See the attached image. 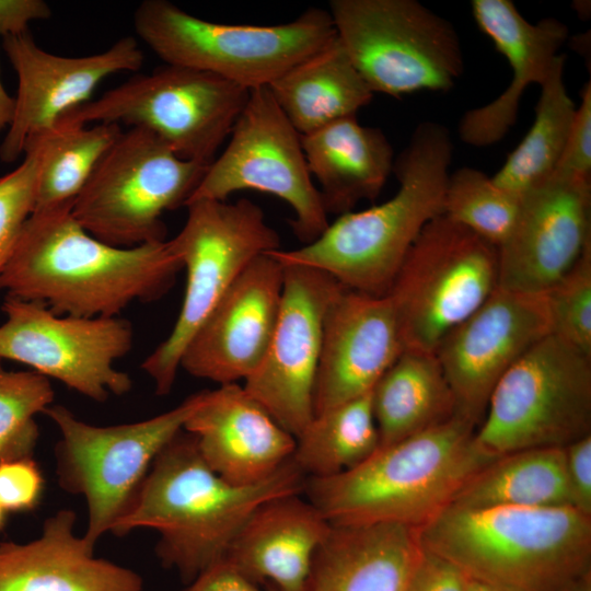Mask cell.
<instances>
[{
  "label": "cell",
  "mask_w": 591,
  "mask_h": 591,
  "mask_svg": "<svg viewBox=\"0 0 591 591\" xmlns=\"http://www.w3.org/2000/svg\"><path fill=\"white\" fill-rule=\"evenodd\" d=\"M71 208L31 215L0 278L7 296L59 315L112 317L172 288L182 263L171 241L114 246L80 225Z\"/></svg>",
  "instance_id": "cell-1"
},
{
  "label": "cell",
  "mask_w": 591,
  "mask_h": 591,
  "mask_svg": "<svg viewBox=\"0 0 591 591\" xmlns=\"http://www.w3.org/2000/svg\"><path fill=\"white\" fill-rule=\"evenodd\" d=\"M306 476L289 460L267 479L234 485L217 475L184 429L157 455L123 517L116 536L152 529L155 554L183 581L221 561L244 523L264 502L303 494Z\"/></svg>",
  "instance_id": "cell-2"
},
{
  "label": "cell",
  "mask_w": 591,
  "mask_h": 591,
  "mask_svg": "<svg viewBox=\"0 0 591 591\" xmlns=\"http://www.w3.org/2000/svg\"><path fill=\"white\" fill-rule=\"evenodd\" d=\"M417 531L424 549L500 591L591 587V517L571 507L450 506Z\"/></svg>",
  "instance_id": "cell-3"
},
{
  "label": "cell",
  "mask_w": 591,
  "mask_h": 591,
  "mask_svg": "<svg viewBox=\"0 0 591 591\" xmlns=\"http://www.w3.org/2000/svg\"><path fill=\"white\" fill-rule=\"evenodd\" d=\"M451 160L449 129L436 121L419 124L394 161L395 195L339 216L302 247L267 253L283 265L320 269L346 289L386 296L421 230L443 213Z\"/></svg>",
  "instance_id": "cell-4"
},
{
  "label": "cell",
  "mask_w": 591,
  "mask_h": 591,
  "mask_svg": "<svg viewBox=\"0 0 591 591\" xmlns=\"http://www.w3.org/2000/svg\"><path fill=\"white\" fill-rule=\"evenodd\" d=\"M476 428L455 415L379 448L350 471L327 478L306 477L303 495L332 525L398 524L419 530L496 459L477 444Z\"/></svg>",
  "instance_id": "cell-5"
},
{
  "label": "cell",
  "mask_w": 591,
  "mask_h": 591,
  "mask_svg": "<svg viewBox=\"0 0 591 591\" xmlns=\"http://www.w3.org/2000/svg\"><path fill=\"white\" fill-rule=\"evenodd\" d=\"M132 23L166 65L209 72L250 91L268 86L336 35L329 12L317 8L278 25L224 24L166 0H144Z\"/></svg>",
  "instance_id": "cell-6"
},
{
  "label": "cell",
  "mask_w": 591,
  "mask_h": 591,
  "mask_svg": "<svg viewBox=\"0 0 591 591\" xmlns=\"http://www.w3.org/2000/svg\"><path fill=\"white\" fill-rule=\"evenodd\" d=\"M591 434V356L554 334L532 346L499 380L475 431L497 457L566 448Z\"/></svg>",
  "instance_id": "cell-7"
},
{
  "label": "cell",
  "mask_w": 591,
  "mask_h": 591,
  "mask_svg": "<svg viewBox=\"0 0 591 591\" xmlns=\"http://www.w3.org/2000/svg\"><path fill=\"white\" fill-rule=\"evenodd\" d=\"M186 208L183 228L170 240L186 271L182 306L169 336L141 363L158 395L172 391L187 344L240 274L280 248L279 234L248 199L197 200Z\"/></svg>",
  "instance_id": "cell-8"
},
{
  "label": "cell",
  "mask_w": 591,
  "mask_h": 591,
  "mask_svg": "<svg viewBox=\"0 0 591 591\" xmlns=\"http://www.w3.org/2000/svg\"><path fill=\"white\" fill-rule=\"evenodd\" d=\"M209 164L177 157L151 131H123L73 201V218L119 247L165 241V211L185 207Z\"/></svg>",
  "instance_id": "cell-9"
},
{
  "label": "cell",
  "mask_w": 591,
  "mask_h": 591,
  "mask_svg": "<svg viewBox=\"0 0 591 591\" xmlns=\"http://www.w3.org/2000/svg\"><path fill=\"white\" fill-rule=\"evenodd\" d=\"M328 12L373 94L447 92L463 72L455 28L416 0H332Z\"/></svg>",
  "instance_id": "cell-10"
},
{
  "label": "cell",
  "mask_w": 591,
  "mask_h": 591,
  "mask_svg": "<svg viewBox=\"0 0 591 591\" xmlns=\"http://www.w3.org/2000/svg\"><path fill=\"white\" fill-rule=\"evenodd\" d=\"M250 92L209 72L166 65L129 78L96 100L66 112L57 121L143 128L181 159L210 164Z\"/></svg>",
  "instance_id": "cell-11"
},
{
  "label": "cell",
  "mask_w": 591,
  "mask_h": 591,
  "mask_svg": "<svg viewBox=\"0 0 591 591\" xmlns=\"http://www.w3.org/2000/svg\"><path fill=\"white\" fill-rule=\"evenodd\" d=\"M201 394L149 419L113 426L88 424L62 405L53 404L44 412L60 433L55 445L58 484L85 499L83 538L90 546L112 532L157 455L184 429Z\"/></svg>",
  "instance_id": "cell-12"
},
{
  "label": "cell",
  "mask_w": 591,
  "mask_h": 591,
  "mask_svg": "<svg viewBox=\"0 0 591 591\" xmlns=\"http://www.w3.org/2000/svg\"><path fill=\"white\" fill-rule=\"evenodd\" d=\"M498 248L445 215L409 248L387 292L405 349L434 352L498 288Z\"/></svg>",
  "instance_id": "cell-13"
},
{
  "label": "cell",
  "mask_w": 591,
  "mask_h": 591,
  "mask_svg": "<svg viewBox=\"0 0 591 591\" xmlns=\"http://www.w3.org/2000/svg\"><path fill=\"white\" fill-rule=\"evenodd\" d=\"M247 189L271 194L288 204L294 215L290 225L304 244L317 239L329 224L301 135L267 86L250 92L228 146L208 165L186 206L197 200L225 201L231 194Z\"/></svg>",
  "instance_id": "cell-14"
},
{
  "label": "cell",
  "mask_w": 591,
  "mask_h": 591,
  "mask_svg": "<svg viewBox=\"0 0 591 591\" xmlns=\"http://www.w3.org/2000/svg\"><path fill=\"white\" fill-rule=\"evenodd\" d=\"M2 312L0 360L26 364L99 403L131 390L129 374L115 367L132 347L127 320L59 315L42 303L9 296Z\"/></svg>",
  "instance_id": "cell-15"
},
{
  "label": "cell",
  "mask_w": 591,
  "mask_h": 591,
  "mask_svg": "<svg viewBox=\"0 0 591 591\" xmlns=\"http://www.w3.org/2000/svg\"><path fill=\"white\" fill-rule=\"evenodd\" d=\"M341 288L320 269L283 265L281 304L271 340L263 361L243 384L294 438L314 417L324 317Z\"/></svg>",
  "instance_id": "cell-16"
},
{
  "label": "cell",
  "mask_w": 591,
  "mask_h": 591,
  "mask_svg": "<svg viewBox=\"0 0 591 591\" xmlns=\"http://www.w3.org/2000/svg\"><path fill=\"white\" fill-rule=\"evenodd\" d=\"M549 334L546 293L498 287L434 351L454 397L455 415L478 427L499 380Z\"/></svg>",
  "instance_id": "cell-17"
},
{
  "label": "cell",
  "mask_w": 591,
  "mask_h": 591,
  "mask_svg": "<svg viewBox=\"0 0 591 591\" xmlns=\"http://www.w3.org/2000/svg\"><path fill=\"white\" fill-rule=\"evenodd\" d=\"M591 244V177L554 173L520 196L498 247V287L546 293Z\"/></svg>",
  "instance_id": "cell-18"
},
{
  "label": "cell",
  "mask_w": 591,
  "mask_h": 591,
  "mask_svg": "<svg viewBox=\"0 0 591 591\" xmlns=\"http://www.w3.org/2000/svg\"><path fill=\"white\" fill-rule=\"evenodd\" d=\"M2 39L18 77L14 116L0 144V160L4 163L15 162L23 154L27 138L89 102L105 78L137 71L143 63L142 50L132 36L119 38L102 53L80 57L44 50L30 31Z\"/></svg>",
  "instance_id": "cell-19"
},
{
  "label": "cell",
  "mask_w": 591,
  "mask_h": 591,
  "mask_svg": "<svg viewBox=\"0 0 591 591\" xmlns=\"http://www.w3.org/2000/svg\"><path fill=\"white\" fill-rule=\"evenodd\" d=\"M282 286L279 260L268 253L254 258L193 335L179 369L219 385L250 378L271 340Z\"/></svg>",
  "instance_id": "cell-20"
},
{
  "label": "cell",
  "mask_w": 591,
  "mask_h": 591,
  "mask_svg": "<svg viewBox=\"0 0 591 591\" xmlns=\"http://www.w3.org/2000/svg\"><path fill=\"white\" fill-rule=\"evenodd\" d=\"M403 351L390 298L343 287L324 317L314 416L370 393Z\"/></svg>",
  "instance_id": "cell-21"
},
{
  "label": "cell",
  "mask_w": 591,
  "mask_h": 591,
  "mask_svg": "<svg viewBox=\"0 0 591 591\" xmlns=\"http://www.w3.org/2000/svg\"><path fill=\"white\" fill-rule=\"evenodd\" d=\"M184 430L207 465L234 485L267 479L296 449V438L237 383L202 391Z\"/></svg>",
  "instance_id": "cell-22"
},
{
  "label": "cell",
  "mask_w": 591,
  "mask_h": 591,
  "mask_svg": "<svg viewBox=\"0 0 591 591\" xmlns=\"http://www.w3.org/2000/svg\"><path fill=\"white\" fill-rule=\"evenodd\" d=\"M471 7L478 27L512 69L510 84L497 99L461 118V140L480 148L500 141L515 124L523 92L545 81L569 31L553 18L529 22L510 0H473Z\"/></svg>",
  "instance_id": "cell-23"
},
{
  "label": "cell",
  "mask_w": 591,
  "mask_h": 591,
  "mask_svg": "<svg viewBox=\"0 0 591 591\" xmlns=\"http://www.w3.org/2000/svg\"><path fill=\"white\" fill-rule=\"evenodd\" d=\"M76 521L74 511L60 509L38 537L0 543V591H143L135 570L95 556Z\"/></svg>",
  "instance_id": "cell-24"
},
{
  "label": "cell",
  "mask_w": 591,
  "mask_h": 591,
  "mask_svg": "<svg viewBox=\"0 0 591 591\" xmlns=\"http://www.w3.org/2000/svg\"><path fill=\"white\" fill-rule=\"evenodd\" d=\"M331 523L303 494L260 505L232 541L225 557L251 580L277 591H306L314 555Z\"/></svg>",
  "instance_id": "cell-25"
},
{
  "label": "cell",
  "mask_w": 591,
  "mask_h": 591,
  "mask_svg": "<svg viewBox=\"0 0 591 591\" xmlns=\"http://www.w3.org/2000/svg\"><path fill=\"white\" fill-rule=\"evenodd\" d=\"M421 549L413 528L331 524L306 591H403Z\"/></svg>",
  "instance_id": "cell-26"
},
{
  "label": "cell",
  "mask_w": 591,
  "mask_h": 591,
  "mask_svg": "<svg viewBox=\"0 0 591 591\" xmlns=\"http://www.w3.org/2000/svg\"><path fill=\"white\" fill-rule=\"evenodd\" d=\"M301 143L327 215L341 216L361 200H374L393 171L394 153L386 136L379 128L362 126L356 116L301 136Z\"/></svg>",
  "instance_id": "cell-27"
},
{
  "label": "cell",
  "mask_w": 591,
  "mask_h": 591,
  "mask_svg": "<svg viewBox=\"0 0 591 591\" xmlns=\"http://www.w3.org/2000/svg\"><path fill=\"white\" fill-rule=\"evenodd\" d=\"M267 89L301 136L356 116L373 97L337 35L280 74Z\"/></svg>",
  "instance_id": "cell-28"
},
{
  "label": "cell",
  "mask_w": 591,
  "mask_h": 591,
  "mask_svg": "<svg viewBox=\"0 0 591 591\" xmlns=\"http://www.w3.org/2000/svg\"><path fill=\"white\" fill-rule=\"evenodd\" d=\"M380 447L437 427L455 416V403L434 352L405 349L371 391Z\"/></svg>",
  "instance_id": "cell-29"
},
{
  "label": "cell",
  "mask_w": 591,
  "mask_h": 591,
  "mask_svg": "<svg viewBox=\"0 0 591 591\" xmlns=\"http://www.w3.org/2000/svg\"><path fill=\"white\" fill-rule=\"evenodd\" d=\"M451 506L573 508L565 448L528 449L497 456L462 486Z\"/></svg>",
  "instance_id": "cell-30"
},
{
  "label": "cell",
  "mask_w": 591,
  "mask_h": 591,
  "mask_svg": "<svg viewBox=\"0 0 591 591\" xmlns=\"http://www.w3.org/2000/svg\"><path fill=\"white\" fill-rule=\"evenodd\" d=\"M121 132L120 125L114 123L89 126L56 121L27 138L24 147H33L38 157L34 211L73 205Z\"/></svg>",
  "instance_id": "cell-31"
},
{
  "label": "cell",
  "mask_w": 591,
  "mask_h": 591,
  "mask_svg": "<svg viewBox=\"0 0 591 591\" xmlns=\"http://www.w3.org/2000/svg\"><path fill=\"white\" fill-rule=\"evenodd\" d=\"M565 55H558L540 85L534 121L522 141L491 177L499 187L521 196L551 177L564 152L576 105L564 82Z\"/></svg>",
  "instance_id": "cell-32"
},
{
  "label": "cell",
  "mask_w": 591,
  "mask_h": 591,
  "mask_svg": "<svg viewBox=\"0 0 591 591\" xmlns=\"http://www.w3.org/2000/svg\"><path fill=\"white\" fill-rule=\"evenodd\" d=\"M380 447L371 392L316 415L296 438L293 462L306 477L350 471Z\"/></svg>",
  "instance_id": "cell-33"
},
{
  "label": "cell",
  "mask_w": 591,
  "mask_h": 591,
  "mask_svg": "<svg viewBox=\"0 0 591 591\" xmlns=\"http://www.w3.org/2000/svg\"><path fill=\"white\" fill-rule=\"evenodd\" d=\"M520 196L497 186L477 169L463 166L450 173L443 215L497 246L515 221Z\"/></svg>",
  "instance_id": "cell-34"
},
{
  "label": "cell",
  "mask_w": 591,
  "mask_h": 591,
  "mask_svg": "<svg viewBox=\"0 0 591 591\" xmlns=\"http://www.w3.org/2000/svg\"><path fill=\"white\" fill-rule=\"evenodd\" d=\"M54 397L48 378L33 370H7L0 360V463L33 456L39 438L35 417Z\"/></svg>",
  "instance_id": "cell-35"
},
{
  "label": "cell",
  "mask_w": 591,
  "mask_h": 591,
  "mask_svg": "<svg viewBox=\"0 0 591 591\" xmlns=\"http://www.w3.org/2000/svg\"><path fill=\"white\" fill-rule=\"evenodd\" d=\"M546 298L552 334L591 356V244Z\"/></svg>",
  "instance_id": "cell-36"
},
{
  "label": "cell",
  "mask_w": 591,
  "mask_h": 591,
  "mask_svg": "<svg viewBox=\"0 0 591 591\" xmlns=\"http://www.w3.org/2000/svg\"><path fill=\"white\" fill-rule=\"evenodd\" d=\"M23 154L13 171L0 176V278L36 202L38 157L31 146Z\"/></svg>",
  "instance_id": "cell-37"
},
{
  "label": "cell",
  "mask_w": 591,
  "mask_h": 591,
  "mask_svg": "<svg viewBox=\"0 0 591 591\" xmlns=\"http://www.w3.org/2000/svg\"><path fill=\"white\" fill-rule=\"evenodd\" d=\"M45 479L33 457L0 463V506L7 512H25L39 503Z\"/></svg>",
  "instance_id": "cell-38"
},
{
  "label": "cell",
  "mask_w": 591,
  "mask_h": 591,
  "mask_svg": "<svg viewBox=\"0 0 591 591\" xmlns=\"http://www.w3.org/2000/svg\"><path fill=\"white\" fill-rule=\"evenodd\" d=\"M555 173L591 177V83L581 91V102Z\"/></svg>",
  "instance_id": "cell-39"
},
{
  "label": "cell",
  "mask_w": 591,
  "mask_h": 591,
  "mask_svg": "<svg viewBox=\"0 0 591 591\" xmlns=\"http://www.w3.org/2000/svg\"><path fill=\"white\" fill-rule=\"evenodd\" d=\"M467 580L455 565L422 548L403 591H466Z\"/></svg>",
  "instance_id": "cell-40"
},
{
  "label": "cell",
  "mask_w": 591,
  "mask_h": 591,
  "mask_svg": "<svg viewBox=\"0 0 591 591\" xmlns=\"http://www.w3.org/2000/svg\"><path fill=\"white\" fill-rule=\"evenodd\" d=\"M565 460L572 507L591 517V434L567 445Z\"/></svg>",
  "instance_id": "cell-41"
},
{
  "label": "cell",
  "mask_w": 591,
  "mask_h": 591,
  "mask_svg": "<svg viewBox=\"0 0 591 591\" xmlns=\"http://www.w3.org/2000/svg\"><path fill=\"white\" fill-rule=\"evenodd\" d=\"M185 591H274L258 586L222 559L199 573Z\"/></svg>",
  "instance_id": "cell-42"
},
{
  "label": "cell",
  "mask_w": 591,
  "mask_h": 591,
  "mask_svg": "<svg viewBox=\"0 0 591 591\" xmlns=\"http://www.w3.org/2000/svg\"><path fill=\"white\" fill-rule=\"evenodd\" d=\"M50 16L51 9L43 0H0V36L23 34L32 21Z\"/></svg>",
  "instance_id": "cell-43"
},
{
  "label": "cell",
  "mask_w": 591,
  "mask_h": 591,
  "mask_svg": "<svg viewBox=\"0 0 591 591\" xmlns=\"http://www.w3.org/2000/svg\"><path fill=\"white\" fill-rule=\"evenodd\" d=\"M15 109V99L11 96L4 89L0 79V134L3 129H8Z\"/></svg>",
  "instance_id": "cell-44"
},
{
  "label": "cell",
  "mask_w": 591,
  "mask_h": 591,
  "mask_svg": "<svg viewBox=\"0 0 591 591\" xmlns=\"http://www.w3.org/2000/svg\"><path fill=\"white\" fill-rule=\"evenodd\" d=\"M466 591H500L491 586L483 583L480 581L470 579L467 580Z\"/></svg>",
  "instance_id": "cell-45"
},
{
  "label": "cell",
  "mask_w": 591,
  "mask_h": 591,
  "mask_svg": "<svg viewBox=\"0 0 591 591\" xmlns=\"http://www.w3.org/2000/svg\"><path fill=\"white\" fill-rule=\"evenodd\" d=\"M7 511L0 506V531L5 524Z\"/></svg>",
  "instance_id": "cell-46"
},
{
  "label": "cell",
  "mask_w": 591,
  "mask_h": 591,
  "mask_svg": "<svg viewBox=\"0 0 591 591\" xmlns=\"http://www.w3.org/2000/svg\"><path fill=\"white\" fill-rule=\"evenodd\" d=\"M576 591H591V587H586V588H582V589H579V590H576Z\"/></svg>",
  "instance_id": "cell-47"
}]
</instances>
